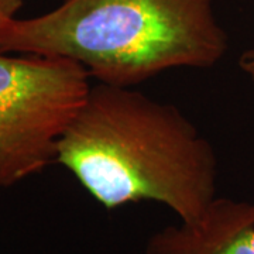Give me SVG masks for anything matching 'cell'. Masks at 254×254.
Here are the masks:
<instances>
[{"mask_svg": "<svg viewBox=\"0 0 254 254\" xmlns=\"http://www.w3.org/2000/svg\"><path fill=\"white\" fill-rule=\"evenodd\" d=\"M64 165L106 209L154 200L192 222L216 198L215 150L181 110L95 82L57 144Z\"/></svg>", "mask_w": 254, "mask_h": 254, "instance_id": "cell-1", "label": "cell"}, {"mask_svg": "<svg viewBox=\"0 0 254 254\" xmlns=\"http://www.w3.org/2000/svg\"><path fill=\"white\" fill-rule=\"evenodd\" d=\"M227 50L212 0H64L0 28V53L72 60L92 79L118 86L175 68H212Z\"/></svg>", "mask_w": 254, "mask_h": 254, "instance_id": "cell-2", "label": "cell"}, {"mask_svg": "<svg viewBox=\"0 0 254 254\" xmlns=\"http://www.w3.org/2000/svg\"><path fill=\"white\" fill-rule=\"evenodd\" d=\"M81 64L0 53V187L55 163L57 144L91 91Z\"/></svg>", "mask_w": 254, "mask_h": 254, "instance_id": "cell-3", "label": "cell"}, {"mask_svg": "<svg viewBox=\"0 0 254 254\" xmlns=\"http://www.w3.org/2000/svg\"><path fill=\"white\" fill-rule=\"evenodd\" d=\"M144 254H254V203L216 196L198 219L151 235Z\"/></svg>", "mask_w": 254, "mask_h": 254, "instance_id": "cell-4", "label": "cell"}, {"mask_svg": "<svg viewBox=\"0 0 254 254\" xmlns=\"http://www.w3.org/2000/svg\"><path fill=\"white\" fill-rule=\"evenodd\" d=\"M24 4V0H0V28L16 17L17 11Z\"/></svg>", "mask_w": 254, "mask_h": 254, "instance_id": "cell-5", "label": "cell"}, {"mask_svg": "<svg viewBox=\"0 0 254 254\" xmlns=\"http://www.w3.org/2000/svg\"><path fill=\"white\" fill-rule=\"evenodd\" d=\"M239 66L242 69V72L253 82L254 85V47L247 48L243 54L239 58Z\"/></svg>", "mask_w": 254, "mask_h": 254, "instance_id": "cell-6", "label": "cell"}]
</instances>
